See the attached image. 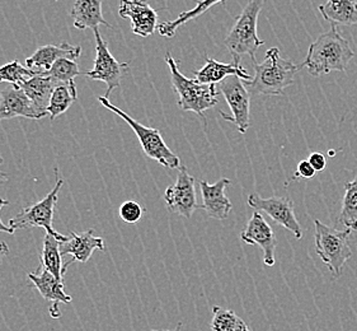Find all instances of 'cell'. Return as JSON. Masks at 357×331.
Instances as JSON below:
<instances>
[{"label":"cell","instance_id":"6da1fadb","mask_svg":"<svg viewBox=\"0 0 357 331\" xmlns=\"http://www.w3.org/2000/svg\"><path fill=\"white\" fill-rule=\"evenodd\" d=\"M354 57L350 43L333 24L331 31L321 34L309 46L303 65L313 77H321L332 72H346Z\"/></svg>","mask_w":357,"mask_h":331},{"label":"cell","instance_id":"7a4b0ae2","mask_svg":"<svg viewBox=\"0 0 357 331\" xmlns=\"http://www.w3.org/2000/svg\"><path fill=\"white\" fill-rule=\"evenodd\" d=\"M255 65V77L247 82L250 94L279 96L286 88L291 86L299 66L293 61L281 58L278 47L266 51V58L262 63Z\"/></svg>","mask_w":357,"mask_h":331},{"label":"cell","instance_id":"3957f363","mask_svg":"<svg viewBox=\"0 0 357 331\" xmlns=\"http://www.w3.org/2000/svg\"><path fill=\"white\" fill-rule=\"evenodd\" d=\"M165 61L171 71L172 86L178 94V106L183 111H191L204 116L205 111L218 103V92L215 84L201 83L197 80H188L179 72L178 64L171 52L165 54Z\"/></svg>","mask_w":357,"mask_h":331},{"label":"cell","instance_id":"277c9868","mask_svg":"<svg viewBox=\"0 0 357 331\" xmlns=\"http://www.w3.org/2000/svg\"><path fill=\"white\" fill-rule=\"evenodd\" d=\"M266 0H248L242 13L236 17L234 26L225 38V45L233 57L248 55L256 63V52L264 45L257 35L258 15Z\"/></svg>","mask_w":357,"mask_h":331},{"label":"cell","instance_id":"5b68a950","mask_svg":"<svg viewBox=\"0 0 357 331\" xmlns=\"http://www.w3.org/2000/svg\"><path fill=\"white\" fill-rule=\"evenodd\" d=\"M315 252L335 277L342 275L344 264L351 259V230H338L314 219Z\"/></svg>","mask_w":357,"mask_h":331},{"label":"cell","instance_id":"8992f818","mask_svg":"<svg viewBox=\"0 0 357 331\" xmlns=\"http://www.w3.org/2000/svg\"><path fill=\"white\" fill-rule=\"evenodd\" d=\"M98 101L100 102L102 106L108 108L116 115L120 116L122 120H125V123H128L130 128L134 130V133L143 148L144 153L149 159H154V161H157L158 163L165 166L167 168H172V170L181 167V159L177 154H174L169 149L168 145H165V139L162 137L159 130L148 128L143 124L136 122L135 119L128 115L125 111H122L121 108L112 105V102H109L107 97H105V96L98 97Z\"/></svg>","mask_w":357,"mask_h":331},{"label":"cell","instance_id":"52a82bcc","mask_svg":"<svg viewBox=\"0 0 357 331\" xmlns=\"http://www.w3.org/2000/svg\"><path fill=\"white\" fill-rule=\"evenodd\" d=\"M63 185H64L63 179L57 177L55 186L45 199H43L41 202L29 204L27 207H24L17 216L9 219L8 226H10L15 230L40 227L46 230V233L56 237L57 240H60L63 242L68 241L69 237L60 235L52 226L54 213H55L57 200H59V191Z\"/></svg>","mask_w":357,"mask_h":331},{"label":"cell","instance_id":"ba28073f","mask_svg":"<svg viewBox=\"0 0 357 331\" xmlns=\"http://www.w3.org/2000/svg\"><path fill=\"white\" fill-rule=\"evenodd\" d=\"M94 37H96V51L97 57L94 61L93 69L83 72L88 78L93 80L105 82L107 86L106 96L107 97L112 94L114 88L121 87V80L125 74L129 72V63H120L112 57V54L108 50V45L102 38L100 29H93Z\"/></svg>","mask_w":357,"mask_h":331},{"label":"cell","instance_id":"9c48e42d","mask_svg":"<svg viewBox=\"0 0 357 331\" xmlns=\"http://www.w3.org/2000/svg\"><path fill=\"white\" fill-rule=\"evenodd\" d=\"M220 94L230 108L231 115L220 112V116L228 123L236 124L238 131L245 134L250 126V94L244 87L243 80L230 75L220 83Z\"/></svg>","mask_w":357,"mask_h":331},{"label":"cell","instance_id":"30bf717a","mask_svg":"<svg viewBox=\"0 0 357 331\" xmlns=\"http://www.w3.org/2000/svg\"><path fill=\"white\" fill-rule=\"evenodd\" d=\"M195 185V177L188 173L185 166H181L177 180L173 185L167 187L165 193V205L171 213L188 219L197 209H200L196 199Z\"/></svg>","mask_w":357,"mask_h":331},{"label":"cell","instance_id":"8fae6325","mask_svg":"<svg viewBox=\"0 0 357 331\" xmlns=\"http://www.w3.org/2000/svg\"><path fill=\"white\" fill-rule=\"evenodd\" d=\"M248 205L258 212H264L271 218L272 221L281 227L293 233L295 238L303 237V230L298 218L295 216L294 202L289 198L272 196L264 199L258 194H250L248 196Z\"/></svg>","mask_w":357,"mask_h":331},{"label":"cell","instance_id":"7c38bea8","mask_svg":"<svg viewBox=\"0 0 357 331\" xmlns=\"http://www.w3.org/2000/svg\"><path fill=\"white\" fill-rule=\"evenodd\" d=\"M241 240L248 245L258 246L264 251V263L266 267H273L275 251L278 246V240L271 226L266 222L261 212L256 210L250 216L248 223L241 233Z\"/></svg>","mask_w":357,"mask_h":331},{"label":"cell","instance_id":"4fadbf2b","mask_svg":"<svg viewBox=\"0 0 357 331\" xmlns=\"http://www.w3.org/2000/svg\"><path fill=\"white\" fill-rule=\"evenodd\" d=\"M47 115H49L47 112H43L36 108V105L31 101V98L21 87L9 84L1 89L0 122L18 117V116L32 119V120H40Z\"/></svg>","mask_w":357,"mask_h":331},{"label":"cell","instance_id":"5bb4252c","mask_svg":"<svg viewBox=\"0 0 357 331\" xmlns=\"http://www.w3.org/2000/svg\"><path fill=\"white\" fill-rule=\"evenodd\" d=\"M119 15L131 20V29L137 36L149 37L155 32L158 13L148 0H121Z\"/></svg>","mask_w":357,"mask_h":331},{"label":"cell","instance_id":"9a60e30c","mask_svg":"<svg viewBox=\"0 0 357 331\" xmlns=\"http://www.w3.org/2000/svg\"><path fill=\"white\" fill-rule=\"evenodd\" d=\"M230 185V180L222 177L215 184H208L207 181H200L202 204L200 209H204L207 216L216 221H225L228 218L233 204L225 195L227 187Z\"/></svg>","mask_w":357,"mask_h":331},{"label":"cell","instance_id":"2e32d148","mask_svg":"<svg viewBox=\"0 0 357 331\" xmlns=\"http://www.w3.org/2000/svg\"><path fill=\"white\" fill-rule=\"evenodd\" d=\"M29 279L33 284L32 287H35L46 301L52 303L50 307L51 316L54 318L61 316L59 304L73 301L72 295H68L64 292V281H57L43 264H40L35 273L29 274Z\"/></svg>","mask_w":357,"mask_h":331},{"label":"cell","instance_id":"e0dca14e","mask_svg":"<svg viewBox=\"0 0 357 331\" xmlns=\"http://www.w3.org/2000/svg\"><path fill=\"white\" fill-rule=\"evenodd\" d=\"M105 249L106 247H105L103 238L96 237L94 230H84L82 233L72 232L68 241L61 242V246H60V251L63 256H66V255L72 256V259L65 263V270L75 261L84 264L91 259L94 250L105 251Z\"/></svg>","mask_w":357,"mask_h":331},{"label":"cell","instance_id":"ac0fdd59","mask_svg":"<svg viewBox=\"0 0 357 331\" xmlns=\"http://www.w3.org/2000/svg\"><path fill=\"white\" fill-rule=\"evenodd\" d=\"M82 54L80 46H73L70 43H61V45H45L38 47L32 57L26 59L27 68L37 73L49 72L51 66L59 59L68 58L77 60Z\"/></svg>","mask_w":357,"mask_h":331},{"label":"cell","instance_id":"d6986e66","mask_svg":"<svg viewBox=\"0 0 357 331\" xmlns=\"http://www.w3.org/2000/svg\"><path fill=\"white\" fill-rule=\"evenodd\" d=\"M230 75H236L245 82L253 80V77L250 75V73L247 72L241 65V58H238V57H233V61L229 64H224L215 59L207 58L206 64L204 65V68L193 72L195 80H199L201 83H206V84L222 83V80L228 78Z\"/></svg>","mask_w":357,"mask_h":331},{"label":"cell","instance_id":"ffe728a7","mask_svg":"<svg viewBox=\"0 0 357 331\" xmlns=\"http://www.w3.org/2000/svg\"><path fill=\"white\" fill-rule=\"evenodd\" d=\"M70 15L74 21V27L80 31L97 29L100 24L112 29L102 15V0H77L70 10Z\"/></svg>","mask_w":357,"mask_h":331},{"label":"cell","instance_id":"44dd1931","mask_svg":"<svg viewBox=\"0 0 357 331\" xmlns=\"http://www.w3.org/2000/svg\"><path fill=\"white\" fill-rule=\"evenodd\" d=\"M57 84L51 78L47 72L37 73L35 77L22 83L21 88L31 98V101L36 105L38 110L47 112V108L50 103L51 96ZM49 114V112H47Z\"/></svg>","mask_w":357,"mask_h":331},{"label":"cell","instance_id":"7402d4cb","mask_svg":"<svg viewBox=\"0 0 357 331\" xmlns=\"http://www.w3.org/2000/svg\"><path fill=\"white\" fill-rule=\"evenodd\" d=\"M318 9L326 21L342 26L357 24V0H327Z\"/></svg>","mask_w":357,"mask_h":331},{"label":"cell","instance_id":"603a6c76","mask_svg":"<svg viewBox=\"0 0 357 331\" xmlns=\"http://www.w3.org/2000/svg\"><path fill=\"white\" fill-rule=\"evenodd\" d=\"M60 240L46 233L43 238V252H41V263L43 267H46L50 272L57 281H64V274L66 270L63 265V255L60 251L61 246Z\"/></svg>","mask_w":357,"mask_h":331},{"label":"cell","instance_id":"cb8c5ba5","mask_svg":"<svg viewBox=\"0 0 357 331\" xmlns=\"http://www.w3.org/2000/svg\"><path fill=\"white\" fill-rule=\"evenodd\" d=\"M222 1H224V0H199V3H197L196 7L191 9V10H187V12L181 13V15L177 17V20L160 23V24L158 26V31H159V34H160L162 36L171 38V37L176 35V32H177L179 26H182V24H185L187 22L192 21L195 18H197V17H200V15H204V13H206L210 8L214 7V6L219 4V3H222Z\"/></svg>","mask_w":357,"mask_h":331},{"label":"cell","instance_id":"d4e9b609","mask_svg":"<svg viewBox=\"0 0 357 331\" xmlns=\"http://www.w3.org/2000/svg\"><path fill=\"white\" fill-rule=\"evenodd\" d=\"M337 221L349 230H357V175L344 184L342 207Z\"/></svg>","mask_w":357,"mask_h":331},{"label":"cell","instance_id":"484cf974","mask_svg":"<svg viewBox=\"0 0 357 331\" xmlns=\"http://www.w3.org/2000/svg\"><path fill=\"white\" fill-rule=\"evenodd\" d=\"M77 86L69 84H57L51 96L50 103L47 108V112L50 115L51 122H54L57 116L63 115L68 108L77 101Z\"/></svg>","mask_w":357,"mask_h":331},{"label":"cell","instance_id":"4316f807","mask_svg":"<svg viewBox=\"0 0 357 331\" xmlns=\"http://www.w3.org/2000/svg\"><path fill=\"white\" fill-rule=\"evenodd\" d=\"M211 331H252L234 311L222 309L220 306L213 307Z\"/></svg>","mask_w":357,"mask_h":331},{"label":"cell","instance_id":"83f0119b","mask_svg":"<svg viewBox=\"0 0 357 331\" xmlns=\"http://www.w3.org/2000/svg\"><path fill=\"white\" fill-rule=\"evenodd\" d=\"M51 78L56 84H69V86H75L74 80L83 72L79 71V66L74 60L68 58H61L57 60L55 64L51 66L49 71Z\"/></svg>","mask_w":357,"mask_h":331},{"label":"cell","instance_id":"f1b7e54d","mask_svg":"<svg viewBox=\"0 0 357 331\" xmlns=\"http://www.w3.org/2000/svg\"><path fill=\"white\" fill-rule=\"evenodd\" d=\"M37 72L24 68L23 65L20 64L18 60H13L8 64L0 66V83L1 82H8L9 84H15V86H21L22 83H24L29 78L35 77Z\"/></svg>","mask_w":357,"mask_h":331},{"label":"cell","instance_id":"f546056e","mask_svg":"<svg viewBox=\"0 0 357 331\" xmlns=\"http://www.w3.org/2000/svg\"><path fill=\"white\" fill-rule=\"evenodd\" d=\"M119 214L123 222L129 224H135L143 218L144 209L139 203L134 200H128L122 203L119 208Z\"/></svg>","mask_w":357,"mask_h":331},{"label":"cell","instance_id":"4dcf8cb0","mask_svg":"<svg viewBox=\"0 0 357 331\" xmlns=\"http://www.w3.org/2000/svg\"><path fill=\"white\" fill-rule=\"evenodd\" d=\"M317 171L314 170V167L310 165V162L307 159H303L296 167V171L294 177L295 179H312L314 177Z\"/></svg>","mask_w":357,"mask_h":331},{"label":"cell","instance_id":"1f68e13d","mask_svg":"<svg viewBox=\"0 0 357 331\" xmlns=\"http://www.w3.org/2000/svg\"><path fill=\"white\" fill-rule=\"evenodd\" d=\"M307 161L310 162V165L314 167V170L317 172L324 171V168L327 167V159H326L324 154H323L321 152H313V153L309 156Z\"/></svg>","mask_w":357,"mask_h":331},{"label":"cell","instance_id":"d6a6232c","mask_svg":"<svg viewBox=\"0 0 357 331\" xmlns=\"http://www.w3.org/2000/svg\"><path fill=\"white\" fill-rule=\"evenodd\" d=\"M8 204H9L8 200H6V199H1V198H0V210H1L3 207L8 205ZM0 232H3V233H7V235H15V228H12L10 226L3 223V221L0 219Z\"/></svg>","mask_w":357,"mask_h":331},{"label":"cell","instance_id":"836d02e7","mask_svg":"<svg viewBox=\"0 0 357 331\" xmlns=\"http://www.w3.org/2000/svg\"><path fill=\"white\" fill-rule=\"evenodd\" d=\"M9 253V247H8L6 242H0V264L3 263L4 258H7V255Z\"/></svg>","mask_w":357,"mask_h":331},{"label":"cell","instance_id":"e575fe53","mask_svg":"<svg viewBox=\"0 0 357 331\" xmlns=\"http://www.w3.org/2000/svg\"><path fill=\"white\" fill-rule=\"evenodd\" d=\"M0 163H3V157L0 156ZM8 181H9V175L6 172H1L0 171V186H3V185H6Z\"/></svg>","mask_w":357,"mask_h":331},{"label":"cell","instance_id":"d590c367","mask_svg":"<svg viewBox=\"0 0 357 331\" xmlns=\"http://www.w3.org/2000/svg\"><path fill=\"white\" fill-rule=\"evenodd\" d=\"M153 331H158V330H153ZM165 331H181V325H178V329H177V330H165Z\"/></svg>","mask_w":357,"mask_h":331}]
</instances>
